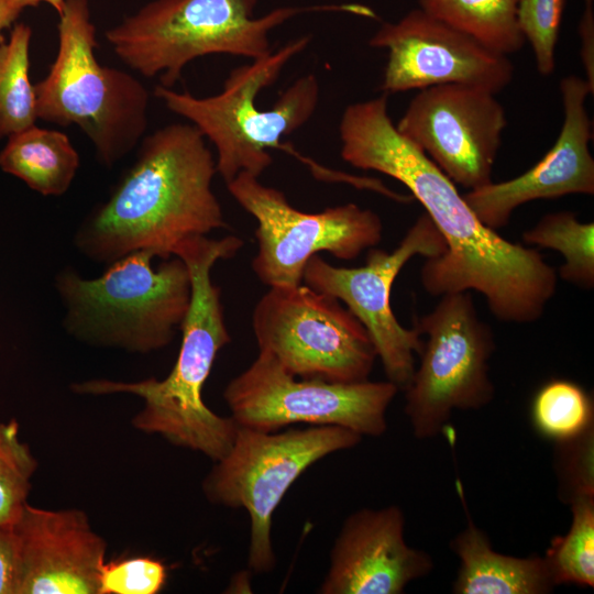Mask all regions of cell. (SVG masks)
I'll return each mask as SVG.
<instances>
[{
	"instance_id": "cell-1",
	"label": "cell",
	"mask_w": 594,
	"mask_h": 594,
	"mask_svg": "<svg viewBox=\"0 0 594 594\" xmlns=\"http://www.w3.org/2000/svg\"><path fill=\"white\" fill-rule=\"evenodd\" d=\"M339 133L341 157L402 183L443 238L446 252L426 258L420 270L427 293L475 290L494 317L509 323H531L543 315L557 290V272L535 249L504 239L479 220L455 184L397 131L386 95L349 105Z\"/></svg>"
},
{
	"instance_id": "cell-2",
	"label": "cell",
	"mask_w": 594,
	"mask_h": 594,
	"mask_svg": "<svg viewBox=\"0 0 594 594\" xmlns=\"http://www.w3.org/2000/svg\"><path fill=\"white\" fill-rule=\"evenodd\" d=\"M216 174L215 156L194 124L155 130L141 140L107 200L80 223L74 245L103 264L140 250L170 257L184 239L228 227L212 190Z\"/></svg>"
},
{
	"instance_id": "cell-3",
	"label": "cell",
	"mask_w": 594,
	"mask_h": 594,
	"mask_svg": "<svg viewBox=\"0 0 594 594\" xmlns=\"http://www.w3.org/2000/svg\"><path fill=\"white\" fill-rule=\"evenodd\" d=\"M229 253L226 240L201 235L186 240L176 250V256L188 267L191 295L180 326L183 339L178 356L167 377L134 383L99 378L72 385L76 394L128 393L141 397L143 408L132 419L136 429L201 452L215 462L229 452L239 428L231 416L213 413L202 399V387L213 362L231 341L220 288L210 276L215 263L228 258Z\"/></svg>"
},
{
	"instance_id": "cell-4",
	"label": "cell",
	"mask_w": 594,
	"mask_h": 594,
	"mask_svg": "<svg viewBox=\"0 0 594 594\" xmlns=\"http://www.w3.org/2000/svg\"><path fill=\"white\" fill-rule=\"evenodd\" d=\"M310 37L289 41L264 57L233 68L215 96L198 98L157 85L154 95L166 108L189 120L217 151L216 168L226 184L240 173L260 177L273 163L270 150H285L306 164L316 177L354 185L356 177L328 169L300 155L282 138L301 128L314 114L319 84L312 74L294 81L270 109L256 107V97L273 85L285 65L302 52Z\"/></svg>"
},
{
	"instance_id": "cell-5",
	"label": "cell",
	"mask_w": 594,
	"mask_h": 594,
	"mask_svg": "<svg viewBox=\"0 0 594 594\" xmlns=\"http://www.w3.org/2000/svg\"><path fill=\"white\" fill-rule=\"evenodd\" d=\"M154 257L152 250L132 252L96 278H84L72 267L59 271L55 288L65 308L66 332L90 345L133 353L167 346L189 307L190 275L176 255L157 268Z\"/></svg>"
},
{
	"instance_id": "cell-6",
	"label": "cell",
	"mask_w": 594,
	"mask_h": 594,
	"mask_svg": "<svg viewBox=\"0 0 594 594\" xmlns=\"http://www.w3.org/2000/svg\"><path fill=\"white\" fill-rule=\"evenodd\" d=\"M57 31L56 57L34 85L37 118L77 125L111 168L143 139L150 94L131 74L98 62L88 0H65Z\"/></svg>"
},
{
	"instance_id": "cell-7",
	"label": "cell",
	"mask_w": 594,
	"mask_h": 594,
	"mask_svg": "<svg viewBox=\"0 0 594 594\" xmlns=\"http://www.w3.org/2000/svg\"><path fill=\"white\" fill-rule=\"evenodd\" d=\"M258 0H154L106 31L117 56L144 77L173 88L186 65L211 54L252 61L273 50L270 32L305 11L349 12V4L280 7L254 18Z\"/></svg>"
},
{
	"instance_id": "cell-8",
	"label": "cell",
	"mask_w": 594,
	"mask_h": 594,
	"mask_svg": "<svg viewBox=\"0 0 594 594\" xmlns=\"http://www.w3.org/2000/svg\"><path fill=\"white\" fill-rule=\"evenodd\" d=\"M362 436L339 426L262 431L239 426L229 452L202 482L207 499L245 508L250 517L248 564L257 574L276 565L272 542L274 512L294 482L324 457L355 447Z\"/></svg>"
},
{
	"instance_id": "cell-9",
	"label": "cell",
	"mask_w": 594,
	"mask_h": 594,
	"mask_svg": "<svg viewBox=\"0 0 594 594\" xmlns=\"http://www.w3.org/2000/svg\"><path fill=\"white\" fill-rule=\"evenodd\" d=\"M415 327L427 337L405 392V414L419 440L443 431L454 410H474L495 395L490 360L494 333L484 322L470 290L440 296Z\"/></svg>"
},
{
	"instance_id": "cell-10",
	"label": "cell",
	"mask_w": 594,
	"mask_h": 594,
	"mask_svg": "<svg viewBox=\"0 0 594 594\" xmlns=\"http://www.w3.org/2000/svg\"><path fill=\"white\" fill-rule=\"evenodd\" d=\"M260 351L297 377L369 380L377 358L363 324L339 299L302 286H273L254 307Z\"/></svg>"
},
{
	"instance_id": "cell-11",
	"label": "cell",
	"mask_w": 594,
	"mask_h": 594,
	"mask_svg": "<svg viewBox=\"0 0 594 594\" xmlns=\"http://www.w3.org/2000/svg\"><path fill=\"white\" fill-rule=\"evenodd\" d=\"M399 388L389 381L354 383L297 377L267 352L232 378L223 398L242 427L276 431L295 424L339 426L362 437L386 432V411Z\"/></svg>"
},
{
	"instance_id": "cell-12",
	"label": "cell",
	"mask_w": 594,
	"mask_h": 594,
	"mask_svg": "<svg viewBox=\"0 0 594 594\" xmlns=\"http://www.w3.org/2000/svg\"><path fill=\"white\" fill-rule=\"evenodd\" d=\"M227 187L257 221L258 249L252 268L270 287L300 285L307 262L320 252L353 260L382 240L380 216L355 204L302 212L288 202L283 191L248 173H240Z\"/></svg>"
},
{
	"instance_id": "cell-13",
	"label": "cell",
	"mask_w": 594,
	"mask_h": 594,
	"mask_svg": "<svg viewBox=\"0 0 594 594\" xmlns=\"http://www.w3.org/2000/svg\"><path fill=\"white\" fill-rule=\"evenodd\" d=\"M446 242L424 212L391 252L370 249L360 267H338L318 254L307 262L302 280L311 289L342 301L366 329L387 381L405 389L415 372V354L424 342L418 329L399 323L391 307V292L400 270L415 256L436 257Z\"/></svg>"
},
{
	"instance_id": "cell-14",
	"label": "cell",
	"mask_w": 594,
	"mask_h": 594,
	"mask_svg": "<svg viewBox=\"0 0 594 594\" xmlns=\"http://www.w3.org/2000/svg\"><path fill=\"white\" fill-rule=\"evenodd\" d=\"M506 124L493 92L444 84L420 89L395 127L454 184L471 190L493 182Z\"/></svg>"
},
{
	"instance_id": "cell-15",
	"label": "cell",
	"mask_w": 594,
	"mask_h": 594,
	"mask_svg": "<svg viewBox=\"0 0 594 594\" xmlns=\"http://www.w3.org/2000/svg\"><path fill=\"white\" fill-rule=\"evenodd\" d=\"M388 52L381 91L384 95L464 84L497 95L513 80L508 56L417 8L397 22H384L369 41Z\"/></svg>"
},
{
	"instance_id": "cell-16",
	"label": "cell",
	"mask_w": 594,
	"mask_h": 594,
	"mask_svg": "<svg viewBox=\"0 0 594 594\" xmlns=\"http://www.w3.org/2000/svg\"><path fill=\"white\" fill-rule=\"evenodd\" d=\"M564 112L552 147L531 168L505 182L469 190L463 198L479 220L492 230L507 226L519 206L539 199L594 194V158L590 151L592 122L585 99L593 90L584 78L560 81Z\"/></svg>"
},
{
	"instance_id": "cell-17",
	"label": "cell",
	"mask_w": 594,
	"mask_h": 594,
	"mask_svg": "<svg viewBox=\"0 0 594 594\" xmlns=\"http://www.w3.org/2000/svg\"><path fill=\"white\" fill-rule=\"evenodd\" d=\"M396 505L363 508L344 520L330 552L321 594H402L433 570L432 557L405 540Z\"/></svg>"
},
{
	"instance_id": "cell-18",
	"label": "cell",
	"mask_w": 594,
	"mask_h": 594,
	"mask_svg": "<svg viewBox=\"0 0 594 594\" xmlns=\"http://www.w3.org/2000/svg\"><path fill=\"white\" fill-rule=\"evenodd\" d=\"M16 594H99L107 543L84 510L25 505L13 526Z\"/></svg>"
},
{
	"instance_id": "cell-19",
	"label": "cell",
	"mask_w": 594,
	"mask_h": 594,
	"mask_svg": "<svg viewBox=\"0 0 594 594\" xmlns=\"http://www.w3.org/2000/svg\"><path fill=\"white\" fill-rule=\"evenodd\" d=\"M457 493L466 525L450 542L460 565L452 585L455 594H546L556 585L543 556L514 557L493 549L490 538L473 520L461 481Z\"/></svg>"
},
{
	"instance_id": "cell-20",
	"label": "cell",
	"mask_w": 594,
	"mask_h": 594,
	"mask_svg": "<svg viewBox=\"0 0 594 594\" xmlns=\"http://www.w3.org/2000/svg\"><path fill=\"white\" fill-rule=\"evenodd\" d=\"M0 167L43 196H61L76 176L79 155L68 135L34 124L9 136Z\"/></svg>"
},
{
	"instance_id": "cell-21",
	"label": "cell",
	"mask_w": 594,
	"mask_h": 594,
	"mask_svg": "<svg viewBox=\"0 0 594 594\" xmlns=\"http://www.w3.org/2000/svg\"><path fill=\"white\" fill-rule=\"evenodd\" d=\"M419 8L485 47L508 56L525 44L517 22L518 0H418Z\"/></svg>"
},
{
	"instance_id": "cell-22",
	"label": "cell",
	"mask_w": 594,
	"mask_h": 594,
	"mask_svg": "<svg viewBox=\"0 0 594 594\" xmlns=\"http://www.w3.org/2000/svg\"><path fill=\"white\" fill-rule=\"evenodd\" d=\"M528 245L558 251L564 258L559 276L580 289L594 287V223L581 222L571 211L543 216L522 233Z\"/></svg>"
},
{
	"instance_id": "cell-23",
	"label": "cell",
	"mask_w": 594,
	"mask_h": 594,
	"mask_svg": "<svg viewBox=\"0 0 594 594\" xmlns=\"http://www.w3.org/2000/svg\"><path fill=\"white\" fill-rule=\"evenodd\" d=\"M31 36V28L18 23L9 41L0 43V139L34 125L38 119L29 77Z\"/></svg>"
},
{
	"instance_id": "cell-24",
	"label": "cell",
	"mask_w": 594,
	"mask_h": 594,
	"mask_svg": "<svg viewBox=\"0 0 594 594\" xmlns=\"http://www.w3.org/2000/svg\"><path fill=\"white\" fill-rule=\"evenodd\" d=\"M530 413L537 432L554 443L575 438L594 426L592 397L566 378L544 383L532 399Z\"/></svg>"
},
{
	"instance_id": "cell-25",
	"label": "cell",
	"mask_w": 594,
	"mask_h": 594,
	"mask_svg": "<svg viewBox=\"0 0 594 594\" xmlns=\"http://www.w3.org/2000/svg\"><path fill=\"white\" fill-rule=\"evenodd\" d=\"M572 520L563 536L551 540L543 556L556 585L594 586V495L570 504Z\"/></svg>"
},
{
	"instance_id": "cell-26",
	"label": "cell",
	"mask_w": 594,
	"mask_h": 594,
	"mask_svg": "<svg viewBox=\"0 0 594 594\" xmlns=\"http://www.w3.org/2000/svg\"><path fill=\"white\" fill-rule=\"evenodd\" d=\"M37 460L19 436L15 419L0 422V526L13 527L32 488Z\"/></svg>"
},
{
	"instance_id": "cell-27",
	"label": "cell",
	"mask_w": 594,
	"mask_h": 594,
	"mask_svg": "<svg viewBox=\"0 0 594 594\" xmlns=\"http://www.w3.org/2000/svg\"><path fill=\"white\" fill-rule=\"evenodd\" d=\"M565 0H518L517 22L535 55L537 70L549 76L556 68V47Z\"/></svg>"
},
{
	"instance_id": "cell-28",
	"label": "cell",
	"mask_w": 594,
	"mask_h": 594,
	"mask_svg": "<svg viewBox=\"0 0 594 594\" xmlns=\"http://www.w3.org/2000/svg\"><path fill=\"white\" fill-rule=\"evenodd\" d=\"M554 469L562 503L594 495V426L575 438L556 443Z\"/></svg>"
},
{
	"instance_id": "cell-29",
	"label": "cell",
	"mask_w": 594,
	"mask_h": 594,
	"mask_svg": "<svg viewBox=\"0 0 594 594\" xmlns=\"http://www.w3.org/2000/svg\"><path fill=\"white\" fill-rule=\"evenodd\" d=\"M166 582L164 564L151 558L103 563L99 594H156Z\"/></svg>"
},
{
	"instance_id": "cell-30",
	"label": "cell",
	"mask_w": 594,
	"mask_h": 594,
	"mask_svg": "<svg viewBox=\"0 0 594 594\" xmlns=\"http://www.w3.org/2000/svg\"><path fill=\"white\" fill-rule=\"evenodd\" d=\"M19 558L13 527L0 526V594H16Z\"/></svg>"
},
{
	"instance_id": "cell-31",
	"label": "cell",
	"mask_w": 594,
	"mask_h": 594,
	"mask_svg": "<svg viewBox=\"0 0 594 594\" xmlns=\"http://www.w3.org/2000/svg\"><path fill=\"white\" fill-rule=\"evenodd\" d=\"M580 56L586 75V82L594 91V3L584 0V9L579 22Z\"/></svg>"
},
{
	"instance_id": "cell-32",
	"label": "cell",
	"mask_w": 594,
	"mask_h": 594,
	"mask_svg": "<svg viewBox=\"0 0 594 594\" xmlns=\"http://www.w3.org/2000/svg\"><path fill=\"white\" fill-rule=\"evenodd\" d=\"M21 12L13 0H0V43L4 42L2 32L11 26Z\"/></svg>"
},
{
	"instance_id": "cell-33",
	"label": "cell",
	"mask_w": 594,
	"mask_h": 594,
	"mask_svg": "<svg viewBox=\"0 0 594 594\" xmlns=\"http://www.w3.org/2000/svg\"><path fill=\"white\" fill-rule=\"evenodd\" d=\"M13 2L21 10L26 7H35L40 3H47L58 13V15L62 13L65 4V0H13Z\"/></svg>"
}]
</instances>
